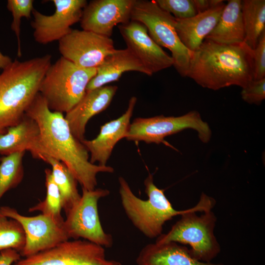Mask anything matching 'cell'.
I'll use <instances>...</instances> for the list:
<instances>
[{
  "label": "cell",
  "mask_w": 265,
  "mask_h": 265,
  "mask_svg": "<svg viewBox=\"0 0 265 265\" xmlns=\"http://www.w3.org/2000/svg\"><path fill=\"white\" fill-rule=\"evenodd\" d=\"M26 115L38 125L41 145L46 159L52 157L64 163L82 188L93 190L97 185L98 174L113 173L111 166L90 161L88 151L73 134L63 114L51 110L39 93L26 110Z\"/></svg>",
  "instance_id": "6da1fadb"
},
{
  "label": "cell",
  "mask_w": 265,
  "mask_h": 265,
  "mask_svg": "<svg viewBox=\"0 0 265 265\" xmlns=\"http://www.w3.org/2000/svg\"><path fill=\"white\" fill-rule=\"evenodd\" d=\"M253 55L244 42L224 45L205 39L192 53L186 77L213 90L232 85L243 88L254 80Z\"/></svg>",
  "instance_id": "7a4b0ae2"
},
{
  "label": "cell",
  "mask_w": 265,
  "mask_h": 265,
  "mask_svg": "<svg viewBox=\"0 0 265 265\" xmlns=\"http://www.w3.org/2000/svg\"><path fill=\"white\" fill-rule=\"evenodd\" d=\"M47 54L30 59H15L0 73V134L18 124L36 95L51 65Z\"/></svg>",
  "instance_id": "3957f363"
},
{
  "label": "cell",
  "mask_w": 265,
  "mask_h": 265,
  "mask_svg": "<svg viewBox=\"0 0 265 265\" xmlns=\"http://www.w3.org/2000/svg\"><path fill=\"white\" fill-rule=\"evenodd\" d=\"M215 200L202 192L197 204L187 209L166 234L158 237L155 242H175L187 244L195 259L212 262L221 251V246L214 233L217 218L212 211Z\"/></svg>",
  "instance_id": "277c9868"
},
{
  "label": "cell",
  "mask_w": 265,
  "mask_h": 265,
  "mask_svg": "<svg viewBox=\"0 0 265 265\" xmlns=\"http://www.w3.org/2000/svg\"><path fill=\"white\" fill-rule=\"evenodd\" d=\"M118 181L121 204L126 214L133 225L147 238H157L162 234L166 222L181 215L187 210L175 209L164 190L155 185L151 174L144 182L145 192L148 196L146 200L137 197L123 177H120Z\"/></svg>",
  "instance_id": "5b68a950"
},
{
  "label": "cell",
  "mask_w": 265,
  "mask_h": 265,
  "mask_svg": "<svg viewBox=\"0 0 265 265\" xmlns=\"http://www.w3.org/2000/svg\"><path fill=\"white\" fill-rule=\"evenodd\" d=\"M96 68H84L61 56L47 70L39 93L53 111L67 113L83 97Z\"/></svg>",
  "instance_id": "8992f818"
},
{
  "label": "cell",
  "mask_w": 265,
  "mask_h": 265,
  "mask_svg": "<svg viewBox=\"0 0 265 265\" xmlns=\"http://www.w3.org/2000/svg\"><path fill=\"white\" fill-rule=\"evenodd\" d=\"M131 20L144 25L153 40L170 51L173 66L181 77H186L192 53L180 40L175 28V18L161 9L155 0H135Z\"/></svg>",
  "instance_id": "52a82bcc"
},
{
  "label": "cell",
  "mask_w": 265,
  "mask_h": 265,
  "mask_svg": "<svg viewBox=\"0 0 265 265\" xmlns=\"http://www.w3.org/2000/svg\"><path fill=\"white\" fill-rule=\"evenodd\" d=\"M109 193L106 189L87 190L82 188L80 200L66 214L63 224L69 239H84L105 248L112 246V236L104 230L98 208L99 201Z\"/></svg>",
  "instance_id": "ba28073f"
},
{
  "label": "cell",
  "mask_w": 265,
  "mask_h": 265,
  "mask_svg": "<svg viewBox=\"0 0 265 265\" xmlns=\"http://www.w3.org/2000/svg\"><path fill=\"white\" fill-rule=\"evenodd\" d=\"M187 129L196 131L203 143H208L211 138L212 131L209 124L202 120L200 114L196 111L177 117L159 115L135 118L130 124L125 138L135 142L158 144L162 143L172 147L164 138Z\"/></svg>",
  "instance_id": "9c48e42d"
},
{
  "label": "cell",
  "mask_w": 265,
  "mask_h": 265,
  "mask_svg": "<svg viewBox=\"0 0 265 265\" xmlns=\"http://www.w3.org/2000/svg\"><path fill=\"white\" fill-rule=\"evenodd\" d=\"M13 265H122L108 259L103 246L81 239H70L34 255L22 257Z\"/></svg>",
  "instance_id": "30bf717a"
},
{
  "label": "cell",
  "mask_w": 265,
  "mask_h": 265,
  "mask_svg": "<svg viewBox=\"0 0 265 265\" xmlns=\"http://www.w3.org/2000/svg\"><path fill=\"white\" fill-rule=\"evenodd\" d=\"M58 43L61 56L84 68H96L115 50L110 37L83 29H72Z\"/></svg>",
  "instance_id": "8fae6325"
},
{
  "label": "cell",
  "mask_w": 265,
  "mask_h": 265,
  "mask_svg": "<svg viewBox=\"0 0 265 265\" xmlns=\"http://www.w3.org/2000/svg\"><path fill=\"white\" fill-rule=\"evenodd\" d=\"M3 215L18 221L25 235V245L20 252L22 257H28L51 248L69 240L63 225L57 223L51 217L41 213L26 216L8 206L0 207Z\"/></svg>",
  "instance_id": "7c38bea8"
},
{
  "label": "cell",
  "mask_w": 265,
  "mask_h": 265,
  "mask_svg": "<svg viewBox=\"0 0 265 265\" xmlns=\"http://www.w3.org/2000/svg\"><path fill=\"white\" fill-rule=\"evenodd\" d=\"M55 10L50 15L33 9L31 26L35 41L41 44L59 41L72 30L71 26L80 21L86 0H52Z\"/></svg>",
  "instance_id": "4fadbf2b"
},
{
  "label": "cell",
  "mask_w": 265,
  "mask_h": 265,
  "mask_svg": "<svg viewBox=\"0 0 265 265\" xmlns=\"http://www.w3.org/2000/svg\"><path fill=\"white\" fill-rule=\"evenodd\" d=\"M128 49L152 75L173 66L171 56L158 45L149 35L142 23L130 20L118 26Z\"/></svg>",
  "instance_id": "5bb4252c"
},
{
  "label": "cell",
  "mask_w": 265,
  "mask_h": 265,
  "mask_svg": "<svg viewBox=\"0 0 265 265\" xmlns=\"http://www.w3.org/2000/svg\"><path fill=\"white\" fill-rule=\"evenodd\" d=\"M135 0H94L84 8L80 20L83 30L110 37L114 27L131 20Z\"/></svg>",
  "instance_id": "9a60e30c"
},
{
  "label": "cell",
  "mask_w": 265,
  "mask_h": 265,
  "mask_svg": "<svg viewBox=\"0 0 265 265\" xmlns=\"http://www.w3.org/2000/svg\"><path fill=\"white\" fill-rule=\"evenodd\" d=\"M137 98L132 97L125 113L116 119L111 120L101 126L97 136L92 140L84 139L81 142L90 153V161L96 162L102 166L106 165L116 144L125 138L130 125V120Z\"/></svg>",
  "instance_id": "2e32d148"
},
{
  "label": "cell",
  "mask_w": 265,
  "mask_h": 265,
  "mask_svg": "<svg viewBox=\"0 0 265 265\" xmlns=\"http://www.w3.org/2000/svg\"><path fill=\"white\" fill-rule=\"evenodd\" d=\"M117 89L115 85H105L86 92L82 99L66 113L65 118L76 138L80 141L85 139L87 122L109 106Z\"/></svg>",
  "instance_id": "e0dca14e"
},
{
  "label": "cell",
  "mask_w": 265,
  "mask_h": 265,
  "mask_svg": "<svg viewBox=\"0 0 265 265\" xmlns=\"http://www.w3.org/2000/svg\"><path fill=\"white\" fill-rule=\"evenodd\" d=\"M26 151L34 158L45 161L46 156L41 147L38 125L25 115L18 124L0 134V155L5 156Z\"/></svg>",
  "instance_id": "ac0fdd59"
},
{
  "label": "cell",
  "mask_w": 265,
  "mask_h": 265,
  "mask_svg": "<svg viewBox=\"0 0 265 265\" xmlns=\"http://www.w3.org/2000/svg\"><path fill=\"white\" fill-rule=\"evenodd\" d=\"M95 77L90 81L86 92L117 81L128 71H136L152 76L142 62L127 48L115 50L96 68Z\"/></svg>",
  "instance_id": "d6986e66"
},
{
  "label": "cell",
  "mask_w": 265,
  "mask_h": 265,
  "mask_svg": "<svg viewBox=\"0 0 265 265\" xmlns=\"http://www.w3.org/2000/svg\"><path fill=\"white\" fill-rule=\"evenodd\" d=\"M225 4L186 19H176L175 28L184 46L191 52L196 51L213 30L222 13Z\"/></svg>",
  "instance_id": "ffe728a7"
},
{
  "label": "cell",
  "mask_w": 265,
  "mask_h": 265,
  "mask_svg": "<svg viewBox=\"0 0 265 265\" xmlns=\"http://www.w3.org/2000/svg\"><path fill=\"white\" fill-rule=\"evenodd\" d=\"M137 265H224L205 263L190 255L189 249L175 242L151 243L144 246L136 259Z\"/></svg>",
  "instance_id": "44dd1931"
},
{
  "label": "cell",
  "mask_w": 265,
  "mask_h": 265,
  "mask_svg": "<svg viewBox=\"0 0 265 265\" xmlns=\"http://www.w3.org/2000/svg\"><path fill=\"white\" fill-rule=\"evenodd\" d=\"M244 39L241 0H228L217 24L205 39L220 44L233 45L244 42Z\"/></svg>",
  "instance_id": "7402d4cb"
},
{
  "label": "cell",
  "mask_w": 265,
  "mask_h": 265,
  "mask_svg": "<svg viewBox=\"0 0 265 265\" xmlns=\"http://www.w3.org/2000/svg\"><path fill=\"white\" fill-rule=\"evenodd\" d=\"M46 162L52 167V174L61 198L62 209L66 214L80 200L78 182L67 166L60 161L52 157L47 158Z\"/></svg>",
  "instance_id": "603a6c76"
},
{
  "label": "cell",
  "mask_w": 265,
  "mask_h": 265,
  "mask_svg": "<svg viewBox=\"0 0 265 265\" xmlns=\"http://www.w3.org/2000/svg\"><path fill=\"white\" fill-rule=\"evenodd\" d=\"M241 14L244 42L254 50L261 35L265 31V0H241Z\"/></svg>",
  "instance_id": "cb8c5ba5"
},
{
  "label": "cell",
  "mask_w": 265,
  "mask_h": 265,
  "mask_svg": "<svg viewBox=\"0 0 265 265\" xmlns=\"http://www.w3.org/2000/svg\"><path fill=\"white\" fill-rule=\"evenodd\" d=\"M25 154L18 152L0 159V200L6 192L17 187L22 181Z\"/></svg>",
  "instance_id": "d4e9b609"
},
{
  "label": "cell",
  "mask_w": 265,
  "mask_h": 265,
  "mask_svg": "<svg viewBox=\"0 0 265 265\" xmlns=\"http://www.w3.org/2000/svg\"><path fill=\"white\" fill-rule=\"evenodd\" d=\"M45 173L46 197L44 200L30 208L28 212H41V213L51 217L59 224L63 225L64 219L61 214L62 207L59 189L53 181L51 170L46 169Z\"/></svg>",
  "instance_id": "484cf974"
},
{
  "label": "cell",
  "mask_w": 265,
  "mask_h": 265,
  "mask_svg": "<svg viewBox=\"0 0 265 265\" xmlns=\"http://www.w3.org/2000/svg\"><path fill=\"white\" fill-rule=\"evenodd\" d=\"M25 243V235L20 223L0 212V251L12 249L20 253Z\"/></svg>",
  "instance_id": "4316f807"
},
{
  "label": "cell",
  "mask_w": 265,
  "mask_h": 265,
  "mask_svg": "<svg viewBox=\"0 0 265 265\" xmlns=\"http://www.w3.org/2000/svg\"><path fill=\"white\" fill-rule=\"evenodd\" d=\"M33 0H8L7 8L12 15L11 28L17 37L18 43L17 55H22L20 40L21 19L23 17L30 19L34 9Z\"/></svg>",
  "instance_id": "83f0119b"
},
{
  "label": "cell",
  "mask_w": 265,
  "mask_h": 265,
  "mask_svg": "<svg viewBox=\"0 0 265 265\" xmlns=\"http://www.w3.org/2000/svg\"><path fill=\"white\" fill-rule=\"evenodd\" d=\"M158 5L176 19H186L197 14L193 0H155Z\"/></svg>",
  "instance_id": "f1b7e54d"
},
{
  "label": "cell",
  "mask_w": 265,
  "mask_h": 265,
  "mask_svg": "<svg viewBox=\"0 0 265 265\" xmlns=\"http://www.w3.org/2000/svg\"><path fill=\"white\" fill-rule=\"evenodd\" d=\"M241 96L248 104L260 105L265 98V78L252 80L242 88Z\"/></svg>",
  "instance_id": "f546056e"
},
{
  "label": "cell",
  "mask_w": 265,
  "mask_h": 265,
  "mask_svg": "<svg viewBox=\"0 0 265 265\" xmlns=\"http://www.w3.org/2000/svg\"><path fill=\"white\" fill-rule=\"evenodd\" d=\"M253 52L254 80L265 78V31L261 35Z\"/></svg>",
  "instance_id": "4dcf8cb0"
},
{
  "label": "cell",
  "mask_w": 265,
  "mask_h": 265,
  "mask_svg": "<svg viewBox=\"0 0 265 265\" xmlns=\"http://www.w3.org/2000/svg\"><path fill=\"white\" fill-rule=\"evenodd\" d=\"M21 258L20 253L12 249L0 251V265H13Z\"/></svg>",
  "instance_id": "1f68e13d"
},
{
  "label": "cell",
  "mask_w": 265,
  "mask_h": 265,
  "mask_svg": "<svg viewBox=\"0 0 265 265\" xmlns=\"http://www.w3.org/2000/svg\"><path fill=\"white\" fill-rule=\"evenodd\" d=\"M197 13L209 10L224 2L222 0H193Z\"/></svg>",
  "instance_id": "d6a6232c"
},
{
  "label": "cell",
  "mask_w": 265,
  "mask_h": 265,
  "mask_svg": "<svg viewBox=\"0 0 265 265\" xmlns=\"http://www.w3.org/2000/svg\"><path fill=\"white\" fill-rule=\"evenodd\" d=\"M12 61L13 60L9 56L4 55L0 51V70H3L6 68Z\"/></svg>",
  "instance_id": "836d02e7"
}]
</instances>
